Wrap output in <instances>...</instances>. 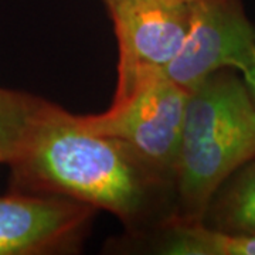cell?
<instances>
[{
    "mask_svg": "<svg viewBox=\"0 0 255 255\" xmlns=\"http://www.w3.org/2000/svg\"><path fill=\"white\" fill-rule=\"evenodd\" d=\"M11 189L60 196L107 210L133 237L173 219L176 183L145 163L127 145L94 132L43 100L7 163Z\"/></svg>",
    "mask_w": 255,
    "mask_h": 255,
    "instance_id": "cell-1",
    "label": "cell"
},
{
    "mask_svg": "<svg viewBox=\"0 0 255 255\" xmlns=\"http://www.w3.org/2000/svg\"><path fill=\"white\" fill-rule=\"evenodd\" d=\"M95 213L73 199L13 191L0 197V255L77 251Z\"/></svg>",
    "mask_w": 255,
    "mask_h": 255,
    "instance_id": "cell-6",
    "label": "cell"
},
{
    "mask_svg": "<svg viewBox=\"0 0 255 255\" xmlns=\"http://www.w3.org/2000/svg\"><path fill=\"white\" fill-rule=\"evenodd\" d=\"M255 64V26L243 0H194L191 23L180 53L166 74L191 90L213 73Z\"/></svg>",
    "mask_w": 255,
    "mask_h": 255,
    "instance_id": "cell-4",
    "label": "cell"
},
{
    "mask_svg": "<svg viewBox=\"0 0 255 255\" xmlns=\"http://www.w3.org/2000/svg\"><path fill=\"white\" fill-rule=\"evenodd\" d=\"M189 95L190 90L172 80L164 70H149L117 88L110 110L80 115V119L94 132L122 142L176 183Z\"/></svg>",
    "mask_w": 255,
    "mask_h": 255,
    "instance_id": "cell-3",
    "label": "cell"
},
{
    "mask_svg": "<svg viewBox=\"0 0 255 255\" xmlns=\"http://www.w3.org/2000/svg\"><path fill=\"white\" fill-rule=\"evenodd\" d=\"M0 163H1V159H0Z\"/></svg>",
    "mask_w": 255,
    "mask_h": 255,
    "instance_id": "cell-11",
    "label": "cell"
},
{
    "mask_svg": "<svg viewBox=\"0 0 255 255\" xmlns=\"http://www.w3.org/2000/svg\"><path fill=\"white\" fill-rule=\"evenodd\" d=\"M253 159V97L237 70H219L190 90L176 166V210L172 220L203 223L220 187Z\"/></svg>",
    "mask_w": 255,
    "mask_h": 255,
    "instance_id": "cell-2",
    "label": "cell"
},
{
    "mask_svg": "<svg viewBox=\"0 0 255 255\" xmlns=\"http://www.w3.org/2000/svg\"><path fill=\"white\" fill-rule=\"evenodd\" d=\"M203 224L230 236L255 234V159L241 166L220 187Z\"/></svg>",
    "mask_w": 255,
    "mask_h": 255,
    "instance_id": "cell-8",
    "label": "cell"
},
{
    "mask_svg": "<svg viewBox=\"0 0 255 255\" xmlns=\"http://www.w3.org/2000/svg\"><path fill=\"white\" fill-rule=\"evenodd\" d=\"M43 98L0 88V159L9 163Z\"/></svg>",
    "mask_w": 255,
    "mask_h": 255,
    "instance_id": "cell-9",
    "label": "cell"
},
{
    "mask_svg": "<svg viewBox=\"0 0 255 255\" xmlns=\"http://www.w3.org/2000/svg\"><path fill=\"white\" fill-rule=\"evenodd\" d=\"M153 240L152 250L169 255H255V234L230 236L203 223L169 220L155 231L140 236Z\"/></svg>",
    "mask_w": 255,
    "mask_h": 255,
    "instance_id": "cell-7",
    "label": "cell"
},
{
    "mask_svg": "<svg viewBox=\"0 0 255 255\" xmlns=\"http://www.w3.org/2000/svg\"><path fill=\"white\" fill-rule=\"evenodd\" d=\"M102 1L118 41L117 88L143 71H166L186 41L194 0Z\"/></svg>",
    "mask_w": 255,
    "mask_h": 255,
    "instance_id": "cell-5",
    "label": "cell"
},
{
    "mask_svg": "<svg viewBox=\"0 0 255 255\" xmlns=\"http://www.w3.org/2000/svg\"><path fill=\"white\" fill-rule=\"evenodd\" d=\"M241 75H243V80L246 82L247 88H248L255 104V64H253L250 68H247L246 71H243Z\"/></svg>",
    "mask_w": 255,
    "mask_h": 255,
    "instance_id": "cell-10",
    "label": "cell"
}]
</instances>
